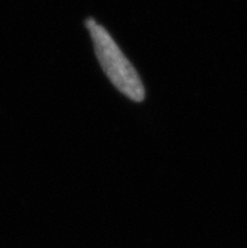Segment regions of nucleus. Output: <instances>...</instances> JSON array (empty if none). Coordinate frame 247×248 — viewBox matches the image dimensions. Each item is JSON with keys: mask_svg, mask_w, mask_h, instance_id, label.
<instances>
[{"mask_svg": "<svg viewBox=\"0 0 247 248\" xmlns=\"http://www.w3.org/2000/svg\"><path fill=\"white\" fill-rule=\"evenodd\" d=\"M84 25L88 29L95 54L107 79L130 101L138 104L143 102L147 97V90L140 75L113 35L94 18L86 19Z\"/></svg>", "mask_w": 247, "mask_h": 248, "instance_id": "nucleus-1", "label": "nucleus"}]
</instances>
